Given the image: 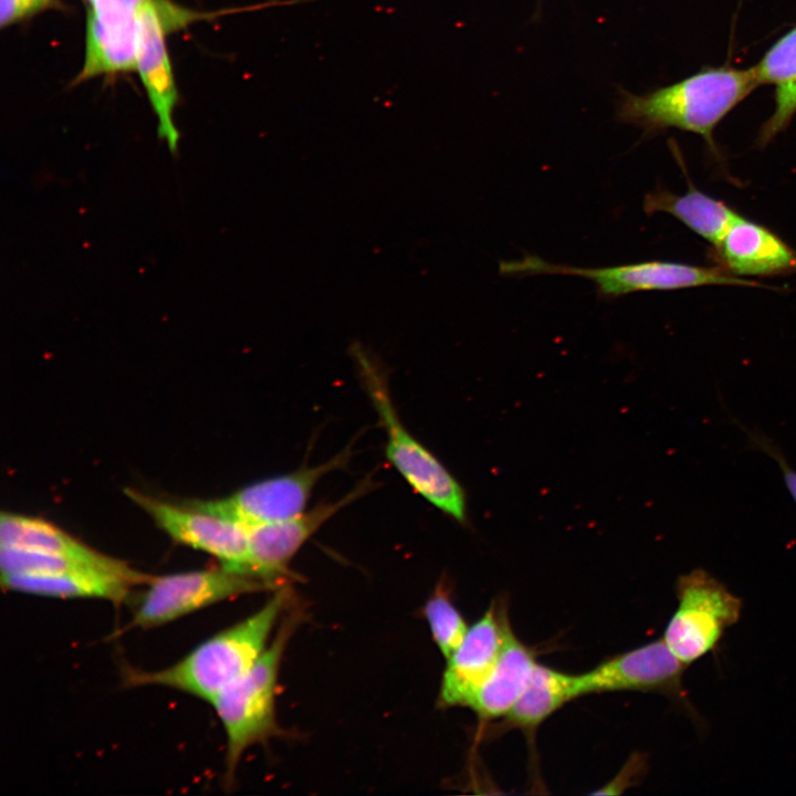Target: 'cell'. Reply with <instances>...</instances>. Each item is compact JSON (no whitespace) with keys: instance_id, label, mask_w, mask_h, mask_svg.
<instances>
[{"instance_id":"cb8c5ba5","label":"cell","mask_w":796,"mask_h":796,"mask_svg":"<svg viewBox=\"0 0 796 796\" xmlns=\"http://www.w3.org/2000/svg\"><path fill=\"white\" fill-rule=\"evenodd\" d=\"M748 443L771 457L779 467L784 483L796 504V470L790 465L781 447L760 430H747Z\"/></svg>"},{"instance_id":"d4e9b609","label":"cell","mask_w":796,"mask_h":796,"mask_svg":"<svg viewBox=\"0 0 796 796\" xmlns=\"http://www.w3.org/2000/svg\"><path fill=\"white\" fill-rule=\"evenodd\" d=\"M54 0H0V24L6 27L53 4Z\"/></svg>"},{"instance_id":"d6986e66","label":"cell","mask_w":796,"mask_h":796,"mask_svg":"<svg viewBox=\"0 0 796 796\" xmlns=\"http://www.w3.org/2000/svg\"><path fill=\"white\" fill-rule=\"evenodd\" d=\"M578 696L577 675L536 663L523 692L504 715V726L531 732Z\"/></svg>"},{"instance_id":"5b68a950","label":"cell","mask_w":796,"mask_h":796,"mask_svg":"<svg viewBox=\"0 0 796 796\" xmlns=\"http://www.w3.org/2000/svg\"><path fill=\"white\" fill-rule=\"evenodd\" d=\"M499 272L507 276L562 274L593 281L597 293L606 300L648 291H671L689 287L764 286L756 281L734 276L719 266H699L675 261L650 260L604 268H579L556 264L536 255L501 261Z\"/></svg>"},{"instance_id":"2e32d148","label":"cell","mask_w":796,"mask_h":796,"mask_svg":"<svg viewBox=\"0 0 796 796\" xmlns=\"http://www.w3.org/2000/svg\"><path fill=\"white\" fill-rule=\"evenodd\" d=\"M536 654L509 630L501 654L469 708L481 720L504 716L526 687L536 666Z\"/></svg>"},{"instance_id":"e0dca14e","label":"cell","mask_w":796,"mask_h":796,"mask_svg":"<svg viewBox=\"0 0 796 796\" xmlns=\"http://www.w3.org/2000/svg\"><path fill=\"white\" fill-rule=\"evenodd\" d=\"M1 584L8 590L18 593L61 598H100L113 603L124 601L134 586L127 579L103 570L1 574Z\"/></svg>"},{"instance_id":"8992f818","label":"cell","mask_w":796,"mask_h":796,"mask_svg":"<svg viewBox=\"0 0 796 796\" xmlns=\"http://www.w3.org/2000/svg\"><path fill=\"white\" fill-rule=\"evenodd\" d=\"M678 607L662 639L687 666L714 651L725 631L742 612V599L703 568H694L675 582Z\"/></svg>"},{"instance_id":"ac0fdd59","label":"cell","mask_w":796,"mask_h":796,"mask_svg":"<svg viewBox=\"0 0 796 796\" xmlns=\"http://www.w3.org/2000/svg\"><path fill=\"white\" fill-rule=\"evenodd\" d=\"M643 210L647 214L664 212L673 216L712 245L741 217L725 202L696 189L690 181L683 195L659 187L648 192Z\"/></svg>"},{"instance_id":"9a60e30c","label":"cell","mask_w":796,"mask_h":796,"mask_svg":"<svg viewBox=\"0 0 796 796\" xmlns=\"http://www.w3.org/2000/svg\"><path fill=\"white\" fill-rule=\"evenodd\" d=\"M0 545L18 546L65 556L86 563L97 569L118 575L133 585H147L154 577L134 569L121 559L93 549L57 526L36 517L2 513L0 517Z\"/></svg>"},{"instance_id":"603a6c76","label":"cell","mask_w":796,"mask_h":796,"mask_svg":"<svg viewBox=\"0 0 796 796\" xmlns=\"http://www.w3.org/2000/svg\"><path fill=\"white\" fill-rule=\"evenodd\" d=\"M796 114V84L775 90V107L772 115L763 123L756 144L758 147L768 145L779 133L789 125Z\"/></svg>"},{"instance_id":"52a82bcc","label":"cell","mask_w":796,"mask_h":796,"mask_svg":"<svg viewBox=\"0 0 796 796\" xmlns=\"http://www.w3.org/2000/svg\"><path fill=\"white\" fill-rule=\"evenodd\" d=\"M147 585L132 618L134 627L154 628L216 603L280 586L223 566L154 576Z\"/></svg>"},{"instance_id":"4fadbf2b","label":"cell","mask_w":796,"mask_h":796,"mask_svg":"<svg viewBox=\"0 0 796 796\" xmlns=\"http://www.w3.org/2000/svg\"><path fill=\"white\" fill-rule=\"evenodd\" d=\"M709 254L714 265L739 277L796 274V249L771 229L742 216Z\"/></svg>"},{"instance_id":"277c9868","label":"cell","mask_w":796,"mask_h":796,"mask_svg":"<svg viewBox=\"0 0 796 796\" xmlns=\"http://www.w3.org/2000/svg\"><path fill=\"white\" fill-rule=\"evenodd\" d=\"M295 619L287 618L255 663L211 702L227 736L226 781L229 785L245 750L277 732V674Z\"/></svg>"},{"instance_id":"44dd1931","label":"cell","mask_w":796,"mask_h":796,"mask_svg":"<svg viewBox=\"0 0 796 796\" xmlns=\"http://www.w3.org/2000/svg\"><path fill=\"white\" fill-rule=\"evenodd\" d=\"M752 70L758 85L783 90L796 84V25L773 43Z\"/></svg>"},{"instance_id":"6da1fadb","label":"cell","mask_w":796,"mask_h":796,"mask_svg":"<svg viewBox=\"0 0 796 796\" xmlns=\"http://www.w3.org/2000/svg\"><path fill=\"white\" fill-rule=\"evenodd\" d=\"M757 86L752 67H705L643 94L619 88L616 117L639 127L646 138L669 128L700 135L718 156L714 129Z\"/></svg>"},{"instance_id":"484cf974","label":"cell","mask_w":796,"mask_h":796,"mask_svg":"<svg viewBox=\"0 0 796 796\" xmlns=\"http://www.w3.org/2000/svg\"><path fill=\"white\" fill-rule=\"evenodd\" d=\"M646 765L647 761L645 755L640 753H636L632 755L624 768L619 772V777H615V779L609 783V785L605 786L604 789L596 792L595 794H618L622 790V788H626L630 786L633 782H636V778H640L643 773L646 772Z\"/></svg>"},{"instance_id":"3957f363","label":"cell","mask_w":796,"mask_h":796,"mask_svg":"<svg viewBox=\"0 0 796 796\" xmlns=\"http://www.w3.org/2000/svg\"><path fill=\"white\" fill-rule=\"evenodd\" d=\"M350 354L366 391L386 430V455L408 484L422 498L457 521H465L462 486L402 425L390 398L387 378L380 365L360 344Z\"/></svg>"},{"instance_id":"9c48e42d","label":"cell","mask_w":796,"mask_h":796,"mask_svg":"<svg viewBox=\"0 0 796 796\" xmlns=\"http://www.w3.org/2000/svg\"><path fill=\"white\" fill-rule=\"evenodd\" d=\"M348 459V452L320 465L265 479L219 500L192 502L187 506L217 515L245 527L283 521L302 513L318 480Z\"/></svg>"},{"instance_id":"5bb4252c","label":"cell","mask_w":796,"mask_h":796,"mask_svg":"<svg viewBox=\"0 0 796 796\" xmlns=\"http://www.w3.org/2000/svg\"><path fill=\"white\" fill-rule=\"evenodd\" d=\"M136 69L158 118V135L176 153L179 133L174 125L172 109L177 92L166 50L164 29L157 4L147 0L138 13Z\"/></svg>"},{"instance_id":"8fae6325","label":"cell","mask_w":796,"mask_h":796,"mask_svg":"<svg viewBox=\"0 0 796 796\" xmlns=\"http://www.w3.org/2000/svg\"><path fill=\"white\" fill-rule=\"evenodd\" d=\"M510 629L504 601H493L447 658L438 698L440 706L470 705L494 669Z\"/></svg>"},{"instance_id":"ba28073f","label":"cell","mask_w":796,"mask_h":796,"mask_svg":"<svg viewBox=\"0 0 796 796\" xmlns=\"http://www.w3.org/2000/svg\"><path fill=\"white\" fill-rule=\"evenodd\" d=\"M687 667L661 638L616 654L590 671L577 674L578 695L615 691L663 694L701 727V716L683 687Z\"/></svg>"},{"instance_id":"30bf717a","label":"cell","mask_w":796,"mask_h":796,"mask_svg":"<svg viewBox=\"0 0 796 796\" xmlns=\"http://www.w3.org/2000/svg\"><path fill=\"white\" fill-rule=\"evenodd\" d=\"M175 541L217 557L222 566L253 575L247 527L189 506H177L125 490Z\"/></svg>"},{"instance_id":"7402d4cb","label":"cell","mask_w":796,"mask_h":796,"mask_svg":"<svg viewBox=\"0 0 796 796\" xmlns=\"http://www.w3.org/2000/svg\"><path fill=\"white\" fill-rule=\"evenodd\" d=\"M87 25L116 32L136 31L138 13L147 0H90Z\"/></svg>"},{"instance_id":"7c38bea8","label":"cell","mask_w":796,"mask_h":796,"mask_svg":"<svg viewBox=\"0 0 796 796\" xmlns=\"http://www.w3.org/2000/svg\"><path fill=\"white\" fill-rule=\"evenodd\" d=\"M369 486L363 482L337 502L320 504L283 521L247 527L253 574L280 585L287 576L290 561L304 543Z\"/></svg>"},{"instance_id":"ffe728a7","label":"cell","mask_w":796,"mask_h":796,"mask_svg":"<svg viewBox=\"0 0 796 796\" xmlns=\"http://www.w3.org/2000/svg\"><path fill=\"white\" fill-rule=\"evenodd\" d=\"M423 612L437 647L449 658L468 631L464 617L442 586L427 600Z\"/></svg>"},{"instance_id":"7a4b0ae2","label":"cell","mask_w":796,"mask_h":796,"mask_svg":"<svg viewBox=\"0 0 796 796\" xmlns=\"http://www.w3.org/2000/svg\"><path fill=\"white\" fill-rule=\"evenodd\" d=\"M289 600L290 593L282 586L255 612L210 637L178 662L157 671H132L126 681L171 688L211 703L262 656Z\"/></svg>"}]
</instances>
